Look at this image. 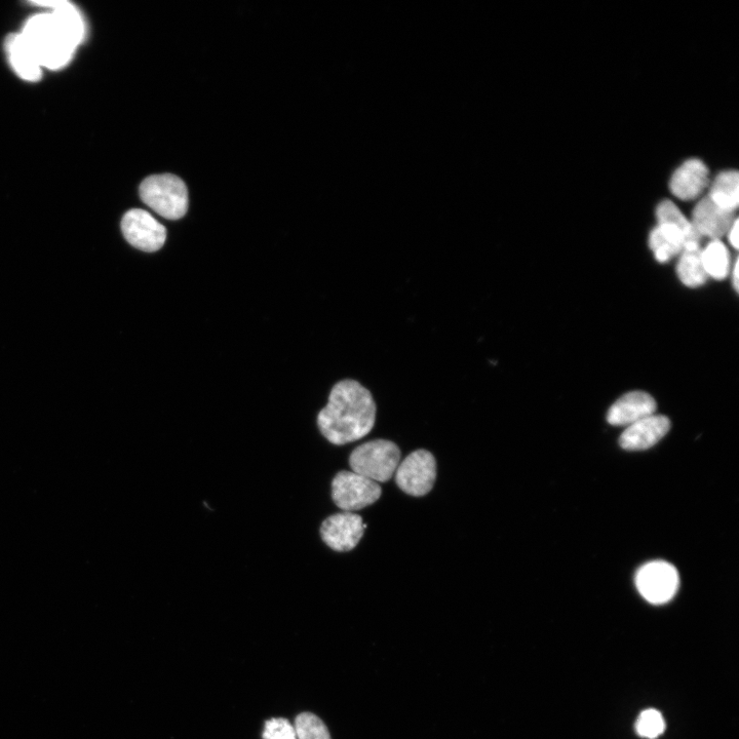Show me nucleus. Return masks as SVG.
I'll return each instance as SVG.
<instances>
[{
	"instance_id": "1",
	"label": "nucleus",
	"mask_w": 739,
	"mask_h": 739,
	"mask_svg": "<svg viewBox=\"0 0 739 739\" xmlns=\"http://www.w3.org/2000/svg\"><path fill=\"white\" fill-rule=\"evenodd\" d=\"M52 13L30 18L21 34L44 68L57 70L69 63L85 35L82 15L68 2H35Z\"/></svg>"
},
{
	"instance_id": "2",
	"label": "nucleus",
	"mask_w": 739,
	"mask_h": 739,
	"mask_svg": "<svg viewBox=\"0 0 739 739\" xmlns=\"http://www.w3.org/2000/svg\"><path fill=\"white\" fill-rule=\"evenodd\" d=\"M375 399L360 381L342 379L331 390L328 404L318 414L323 437L333 445L354 443L368 436L375 425Z\"/></svg>"
},
{
	"instance_id": "3",
	"label": "nucleus",
	"mask_w": 739,
	"mask_h": 739,
	"mask_svg": "<svg viewBox=\"0 0 739 739\" xmlns=\"http://www.w3.org/2000/svg\"><path fill=\"white\" fill-rule=\"evenodd\" d=\"M142 202L168 220H179L188 210L185 183L172 174L152 175L140 185Z\"/></svg>"
},
{
	"instance_id": "4",
	"label": "nucleus",
	"mask_w": 739,
	"mask_h": 739,
	"mask_svg": "<svg viewBox=\"0 0 739 739\" xmlns=\"http://www.w3.org/2000/svg\"><path fill=\"white\" fill-rule=\"evenodd\" d=\"M401 463V450L391 441L374 440L357 447L349 457L353 472L374 482L390 481Z\"/></svg>"
},
{
	"instance_id": "5",
	"label": "nucleus",
	"mask_w": 739,
	"mask_h": 739,
	"mask_svg": "<svg viewBox=\"0 0 739 739\" xmlns=\"http://www.w3.org/2000/svg\"><path fill=\"white\" fill-rule=\"evenodd\" d=\"M332 499L344 512L363 510L375 503L382 490L378 483L354 472H340L332 481Z\"/></svg>"
},
{
	"instance_id": "6",
	"label": "nucleus",
	"mask_w": 739,
	"mask_h": 739,
	"mask_svg": "<svg viewBox=\"0 0 739 739\" xmlns=\"http://www.w3.org/2000/svg\"><path fill=\"white\" fill-rule=\"evenodd\" d=\"M636 586L646 601L654 605H663L677 594L680 586L679 573L668 562L653 561L639 569Z\"/></svg>"
},
{
	"instance_id": "7",
	"label": "nucleus",
	"mask_w": 739,
	"mask_h": 739,
	"mask_svg": "<svg viewBox=\"0 0 739 739\" xmlns=\"http://www.w3.org/2000/svg\"><path fill=\"white\" fill-rule=\"evenodd\" d=\"M437 479V461L426 450H417L408 455L398 466L396 482L402 491L414 497L430 493Z\"/></svg>"
},
{
	"instance_id": "8",
	"label": "nucleus",
	"mask_w": 739,
	"mask_h": 739,
	"mask_svg": "<svg viewBox=\"0 0 739 739\" xmlns=\"http://www.w3.org/2000/svg\"><path fill=\"white\" fill-rule=\"evenodd\" d=\"M122 231L130 245L147 253L161 250L167 240L166 227L141 209H133L125 214Z\"/></svg>"
},
{
	"instance_id": "9",
	"label": "nucleus",
	"mask_w": 739,
	"mask_h": 739,
	"mask_svg": "<svg viewBox=\"0 0 739 739\" xmlns=\"http://www.w3.org/2000/svg\"><path fill=\"white\" fill-rule=\"evenodd\" d=\"M367 525L363 518L354 513L344 512L327 518L321 526L323 541L335 552L354 550L364 536Z\"/></svg>"
},
{
	"instance_id": "10",
	"label": "nucleus",
	"mask_w": 739,
	"mask_h": 739,
	"mask_svg": "<svg viewBox=\"0 0 739 739\" xmlns=\"http://www.w3.org/2000/svg\"><path fill=\"white\" fill-rule=\"evenodd\" d=\"M671 429L670 419L651 415L627 427L619 438V445L627 451H643L664 439Z\"/></svg>"
},
{
	"instance_id": "11",
	"label": "nucleus",
	"mask_w": 739,
	"mask_h": 739,
	"mask_svg": "<svg viewBox=\"0 0 739 739\" xmlns=\"http://www.w3.org/2000/svg\"><path fill=\"white\" fill-rule=\"evenodd\" d=\"M735 220V213L721 209L707 197L695 207L691 224L700 237L720 241Z\"/></svg>"
},
{
	"instance_id": "12",
	"label": "nucleus",
	"mask_w": 739,
	"mask_h": 739,
	"mask_svg": "<svg viewBox=\"0 0 739 739\" xmlns=\"http://www.w3.org/2000/svg\"><path fill=\"white\" fill-rule=\"evenodd\" d=\"M655 400L644 392L622 396L608 411L607 421L615 426H630L655 414Z\"/></svg>"
},
{
	"instance_id": "13",
	"label": "nucleus",
	"mask_w": 739,
	"mask_h": 739,
	"mask_svg": "<svg viewBox=\"0 0 739 739\" xmlns=\"http://www.w3.org/2000/svg\"><path fill=\"white\" fill-rule=\"evenodd\" d=\"M709 184V170L699 160L685 162L672 176L670 188L675 197L683 201L694 200Z\"/></svg>"
},
{
	"instance_id": "14",
	"label": "nucleus",
	"mask_w": 739,
	"mask_h": 739,
	"mask_svg": "<svg viewBox=\"0 0 739 739\" xmlns=\"http://www.w3.org/2000/svg\"><path fill=\"white\" fill-rule=\"evenodd\" d=\"M6 51L12 68L22 80L34 83L42 79L43 67L21 33L7 38Z\"/></svg>"
},
{
	"instance_id": "15",
	"label": "nucleus",
	"mask_w": 739,
	"mask_h": 739,
	"mask_svg": "<svg viewBox=\"0 0 739 739\" xmlns=\"http://www.w3.org/2000/svg\"><path fill=\"white\" fill-rule=\"evenodd\" d=\"M685 243L684 233L670 224L658 223L650 233L649 246L659 263H667L680 255Z\"/></svg>"
},
{
	"instance_id": "16",
	"label": "nucleus",
	"mask_w": 739,
	"mask_h": 739,
	"mask_svg": "<svg viewBox=\"0 0 739 739\" xmlns=\"http://www.w3.org/2000/svg\"><path fill=\"white\" fill-rule=\"evenodd\" d=\"M708 198L721 209L735 213L739 203L738 173L727 171L718 175Z\"/></svg>"
},
{
	"instance_id": "17",
	"label": "nucleus",
	"mask_w": 739,
	"mask_h": 739,
	"mask_svg": "<svg viewBox=\"0 0 739 739\" xmlns=\"http://www.w3.org/2000/svg\"><path fill=\"white\" fill-rule=\"evenodd\" d=\"M656 217L658 223L673 225L684 233L686 243L683 250L700 249V242H702L703 238L698 235L691 221L684 216L674 203L665 201L659 204L656 210Z\"/></svg>"
},
{
	"instance_id": "18",
	"label": "nucleus",
	"mask_w": 739,
	"mask_h": 739,
	"mask_svg": "<svg viewBox=\"0 0 739 739\" xmlns=\"http://www.w3.org/2000/svg\"><path fill=\"white\" fill-rule=\"evenodd\" d=\"M679 280L689 288L703 286L709 280L702 260V249L683 250L677 265Z\"/></svg>"
},
{
	"instance_id": "19",
	"label": "nucleus",
	"mask_w": 739,
	"mask_h": 739,
	"mask_svg": "<svg viewBox=\"0 0 739 739\" xmlns=\"http://www.w3.org/2000/svg\"><path fill=\"white\" fill-rule=\"evenodd\" d=\"M702 260L709 278L717 281L726 279L730 271V255L721 241H712L702 250Z\"/></svg>"
},
{
	"instance_id": "20",
	"label": "nucleus",
	"mask_w": 739,
	"mask_h": 739,
	"mask_svg": "<svg viewBox=\"0 0 739 739\" xmlns=\"http://www.w3.org/2000/svg\"><path fill=\"white\" fill-rule=\"evenodd\" d=\"M294 728L297 739H331L324 722L311 713L300 714L296 718Z\"/></svg>"
},
{
	"instance_id": "21",
	"label": "nucleus",
	"mask_w": 739,
	"mask_h": 739,
	"mask_svg": "<svg viewBox=\"0 0 739 739\" xmlns=\"http://www.w3.org/2000/svg\"><path fill=\"white\" fill-rule=\"evenodd\" d=\"M666 730V721L657 710L648 709L643 711L637 722V733L647 739H655Z\"/></svg>"
},
{
	"instance_id": "22",
	"label": "nucleus",
	"mask_w": 739,
	"mask_h": 739,
	"mask_svg": "<svg viewBox=\"0 0 739 739\" xmlns=\"http://www.w3.org/2000/svg\"><path fill=\"white\" fill-rule=\"evenodd\" d=\"M264 739H297L294 726L282 718L271 719L266 722L263 733Z\"/></svg>"
},
{
	"instance_id": "23",
	"label": "nucleus",
	"mask_w": 739,
	"mask_h": 739,
	"mask_svg": "<svg viewBox=\"0 0 739 739\" xmlns=\"http://www.w3.org/2000/svg\"><path fill=\"white\" fill-rule=\"evenodd\" d=\"M727 237L730 245L737 250L738 249V220L736 219L730 229L727 232Z\"/></svg>"
},
{
	"instance_id": "24",
	"label": "nucleus",
	"mask_w": 739,
	"mask_h": 739,
	"mask_svg": "<svg viewBox=\"0 0 739 739\" xmlns=\"http://www.w3.org/2000/svg\"><path fill=\"white\" fill-rule=\"evenodd\" d=\"M738 272H739L738 271V259H736V261L734 262V266L732 268V283H733V286H734V289H735L736 292H738V288H739V285H738V281H739Z\"/></svg>"
}]
</instances>
